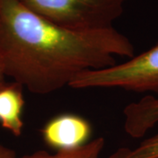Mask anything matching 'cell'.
<instances>
[{"label": "cell", "mask_w": 158, "mask_h": 158, "mask_svg": "<svg viewBox=\"0 0 158 158\" xmlns=\"http://www.w3.org/2000/svg\"><path fill=\"white\" fill-rule=\"evenodd\" d=\"M6 74H5V70H4V65H3L2 59L0 57V84L4 83L6 81Z\"/></svg>", "instance_id": "10"}, {"label": "cell", "mask_w": 158, "mask_h": 158, "mask_svg": "<svg viewBox=\"0 0 158 158\" xmlns=\"http://www.w3.org/2000/svg\"><path fill=\"white\" fill-rule=\"evenodd\" d=\"M135 48L114 27L76 31L40 16L19 1L0 0V57L6 77L34 94L55 92L80 74L132 58Z\"/></svg>", "instance_id": "1"}, {"label": "cell", "mask_w": 158, "mask_h": 158, "mask_svg": "<svg viewBox=\"0 0 158 158\" xmlns=\"http://www.w3.org/2000/svg\"><path fill=\"white\" fill-rule=\"evenodd\" d=\"M23 89L22 85L14 81L0 84V125L16 137L22 135L24 128Z\"/></svg>", "instance_id": "5"}, {"label": "cell", "mask_w": 158, "mask_h": 158, "mask_svg": "<svg viewBox=\"0 0 158 158\" xmlns=\"http://www.w3.org/2000/svg\"><path fill=\"white\" fill-rule=\"evenodd\" d=\"M124 129L133 138H141L158 123V98L146 95L123 111Z\"/></svg>", "instance_id": "6"}, {"label": "cell", "mask_w": 158, "mask_h": 158, "mask_svg": "<svg viewBox=\"0 0 158 158\" xmlns=\"http://www.w3.org/2000/svg\"><path fill=\"white\" fill-rule=\"evenodd\" d=\"M41 135L48 147L56 151L70 150L90 141L91 126L82 116L63 113L49 119L42 127Z\"/></svg>", "instance_id": "4"}, {"label": "cell", "mask_w": 158, "mask_h": 158, "mask_svg": "<svg viewBox=\"0 0 158 158\" xmlns=\"http://www.w3.org/2000/svg\"><path fill=\"white\" fill-rule=\"evenodd\" d=\"M104 146L105 139L98 137L77 148L56 151L54 154L40 150L19 158H100Z\"/></svg>", "instance_id": "7"}, {"label": "cell", "mask_w": 158, "mask_h": 158, "mask_svg": "<svg viewBox=\"0 0 158 158\" xmlns=\"http://www.w3.org/2000/svg\"><path fill=\"white\" fill-rule=\"evenodd\" d=\"M53 23L76 31L113 27L127 0H19Z\"/></svg>", "instance_id": "2"}, {"label": "cell", "mask_w": 158, "mask_h": 158, "mask_svg": "<svg viewBox=\"0 0 158 158\" xmlns=\"http://www.w3.org/2000/svg\"><path fill=\"white\" fill-rule=\"evenodd\" d=\"M69 87L76 90L119 88L158 94V43L122 63L80 74Z\"/></svg>", "instance_id": "3"}, {"label": "cell", "mask_w": 158, "mask_h": 158, "mask_svg": "<svg viewBox=\"0 0 158 158\" xmlns=\"http://www.w3.org/2000/svg\"><path fill=\"white\" fill-rule=\"evenodd\" d=\"M108 158H158V132L134 148H122Z\"/></svg>", "instance_id": "8"}, {"label": "cell", "mask_w": 158, "mask_h": 158, "mask_svg": "<svg viewBox=\"0 0 158 158\" xmlns=\"http://www.w3.org/2000/svg\"><path fill=\"white\" fill-rule=\"evenodd\" d=\"M0 158H18L15 152L10 148L0 143Z\"/></svg>", "instance_id": "9"}]
</instances>
